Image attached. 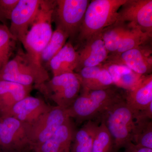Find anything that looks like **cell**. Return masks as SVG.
I'll list each match as a JSON object with an SVG mask.
<instances>
[{
    "label": "cell",
    "instance_id": "cell-12",
    "mask_svg": "<svg viewBox=\"0 0 152 152\" xmlns=\"http://www.w3.org/2000/svg\"><path fill=\"white\" fill-rule=\"evenodd\" d=\"M41 0H19L10 18V31L21 42L28 31L39 9Z\"/></svg>",
    "mask_w": 152,
    "mask_h": 152
},
{
    "label": "cell",
    "instance_id": "cell-6",
    "mask_svg": "<svg viewBox=\"0 0 152 152\" xmlns=\"http://www.w3.org/2000/svg\"><path fill=\"white\" fill-rule=\"evenodd\" d=\"M34 87L56 106L67 109L80 95L81 84L77 74L74 72L53 76Z\"/></svg>",
    "mask_w": 152,
    "mask_h": 152
},
{
    "label": "cell",
    "instance_id": "cell-20",
    "mask_svg": "<svg viewBox=\"0 0 152 152\" xmlns=\"http://www.w3.org/2000/svg\"><path fill=\"white\" fill-rule=\"evenodd\" d=\"M103 66L110 75L114 86L126 91L134 88L143 76L122 65L104 62Z\"/></svg>",
    "mask_w": 152,
    "mask_h": 152
},
{
    "label": "cell",
    "instance_id": "cell-22",
    "mask_svg": "<svg viewBox=\"0 0 152 152\" xmlns=\"http://www.w3.org/2000/svg\"><path fill=\"white\" fill-rule=\"evenodd\" d=\"M130 27V23L116 21L102 32L103 41L109 55L116 52L122 39Z\"/></svg>",
    "mask_w": 152,
    "mask_h": 152
},
{
    "label": "cell",
    "instance_id": "cell-28",
    "mask_svg": "<svg viewBox=\"0 0 152 152\" xmlns=\"http://www.w3.org/2000/svg\"><path fill=\"white\" fill-rule=\"evenodd\" d=\"M19 0H0V22L7 25L10 20L11 15Z\"/></svg>",
    "mask_w": 152,
    "mask_h": 152
},
{
    "label": "cell",
    "instance_id": "cell-14",
    "mask_svg": "<svg viewBox=\"0 0 152 152\" xmlns=\"http://www.w3.org/2000/svg\"><path fill=\"white\" fill-rule=\"evenodd\" d=\"M52 107L41 98L29 96L14 105L9 116L30 124L50 110Z\"/></svg>",
    "mask_w": 152,
    "mask_h": 152
},
{
    "label": "cell",
    "instance_id": "cell-9",
    "mask_svg": "<svg viewBox=\"0 0 152 152\" xmlns=\"http://www.w3.org/2000/svg\"><path fill=\"white\" fill-rule=\"evenodd\" d=\"M28 124L12 116L0 118V147L7 151L32 150Z\"/></svg>",
    "mask_w": 152,
    "mask_h": 152
},
{
    "label": "cell",
    "instance_id": "cell-16",
    "mask_svg": "<svg viewBox=\"0 0 152 152\" xmlns=\"http://www.w3.org/2000/svg\"><path fill=\"white\" fill-rule=\"evenodd\" d=\"M126 103L135 112L146 109L152 103V75H143L134 88L126 91Z\"/></svg>",
    "mask_w": 152,
    "mask_h": 152
},
{
    "label": "cell",
    "instance_id": "cell-2",
    "mask_svg": "<svg viewBox=\"0 0 152 152\" xmlns=\"http://www.w3.org/2000/svg\"><path fill=\"white\" fill-rule=\"evenodd\" d=\"M126 0H94L90 2L77 34L80 46L117 21L118 12Z\"/></svg>",
    "mask_w": 152,
    "mask_h": 152
},
{
    "label": "cell",
    "instance_id": "cell-25",
    "mask_svg": "<svg viewBox=\"0 0 152 152\" xmlns=\"http://www.w3.org/2000/svg\"><path fill=\"white\" fill-rule=\"evenodd\" d=\"M17 41L7 26L0 24V70L10 60Z\"/></svg>",
    "mask_w": 152,
    "mask_h": 152
},
{
    "label": "cell",
    "instance_id": "cell-26",
    "mask_svg": "<svg viewBox=\"0 0 152 152\" xmlns=\"http://www.w3.org/2000/svg\"><path fill=\"white\" fill-rule=\"evenodd\" d=\"M132 142L136 145L152 149V120L136 121Z\"/></svg>",
    "mask_w": 152,
    "mask_h": 152
},
{
    "label": "cell",
    "instance_id": "cell-18",
    "mask_svg": "<svg viewBox=\"0 0 152 152\" xmlns=\"http://www.w3.org/2000/svg\"><path fill=\"white\" fill-rule=\"evenodd\" d=\"M76 73L80 81L82 89L101 90L114 86L110 75L103 64L83 68Z\"/></svg>",
    "mask_w": 152,
    "mask_h": 152
},
{
    "label": "cell",
    "instance_id": "cell-4",
    "mask_svg": "<svg viewBox=\"0 0 152 152\" xmlns=\"http://www.w3.org/2000/svg\"><path fill=\"white\" fill-rule=\"evenodd\" d=\"M50 80L48 73L26 53L20 50L0 70V81L34 86Z\"/></svg>",
    "mask_w": 152,
    "mask_h": 152
},
{
    "label": "cell",
    "instance_id": "cell-10",
    "mask_svg": "<svg viewBox=\"0 0 152 152\" xmlns=\"http://www.w3.org/2000/svg\"><path fill=\"white\" fill-rule=\"evenodd\" d=\"M116 21L131 23L152 35V0H126L118 11Z\"/></svg>",
    "mask_w": 152,
    "mask_h": 152
},
{
    "label": "cell",
    "instance_id": "cell-5",
    "mask_svg": "<svg viewBox=\"0 0 152 152\" xmlns=\"http://www.w3.org/2000/svg\"><path fill=\"white\" fill-rule=\"evenodd\" d=\"M100 119L105 124L115 149L132 142L136 127L135 113L127 105L125 99L114 105Z\"/></svg>",
    "mask_w": 152,
    "mask_h": 152
},
{
    "label": "cell",
    "instance_id": "cell-8",
    "mask_svg": "<svg viewBox=\"0 0 152 152\" xmlns=\"http://www.w3.org/2000/svg\"><path fill=\"white\" fill-rule=\"evenodd\" d=\"M70 118L67 109L53 106L34 122L28 124V133L32 150H34L51 137Z\"/></svg>",
    "mask_w": 152,
    "mask_h": 152
},
{
    "label": "cell",
    "instance_id": "cell-27",
    "mask_svg": "<svg viewBox=\"0 0 152 152\" xmlns=\"http://www.w3.org/2000/svg\"><path fill=\"white\" fill-rule=\"evenodd\" d=\"M101 121L95 133L92 152H110L113 147L112 136L104 121Z\"/></svg>",
    "mask_w": 152,
    "mask_h": 152
},
{
    "label": "cell",
    "instance_id": "cell-1",
    "mask_svg": "<svg viewBox=\"0 0 152 152\" xmlns=\"http://www.w3.org/2000/svg\"><path fill=\"white\" fill-rule=\"evenodd\" d=\"M120 89L114 86L101 90L82 89L67 109L69 116L79 122L100 118L114 105L124 99L125 93Z\"/></svg>",
    "mask_w": 152,
    "mask_h": 152
},
{
    "label": "cell",
    "instance_id": "cell-21",
    "mask_svg": "<svg viewBox=\"0 0 152 152\" xmlns=\"http://www.w3.org/2000/svg\"><path fill=\"white\" fill-rule=\"evenodd\" d=\"M99 125L90 120L83 126L75 132L71 152H92L95 133Z\"/></svg>",
    "mask_w": 152,
    "mask_h": 152
},
{
    "label": "cell",
    "instance_id": "cell-30",
    "mask_svg": "<svg viewBox=\"0 0 152 152\" xmlns=\"http://www.w3.org/2000/svg\"><path fill=\"white\" fill-rule=\"evenodd\" d=\"M4 150V151L2 152H25L22 151H7V150Z\"/></svg>",
    "mask_w": 152,
    "mask_h": 152
},
{
    "label": "cell",
    "instance_id": "cell-29",
    "mask_svg": "<svg viewBox=\"0 0 152 152\" xmlns=\"http://www.w3.org/2000/svg\"><path fill=\"white\" fill-rule=\"evenodd\" d=\"M126 152H152V149L136 145L131 142L125 146Z\"/></svg>",
    "mask_w": 152,
    "mask_h": 152
},
{
    "label": "cell",
    "instance_id": "cell-13",
    "mask_svg": "<svg viewBox=\"0 0 152 152\" xmlns=\"http://www.w3.org/2000/svg\"><path fill=\"white\" fill-rule=\"evenodd\" d=\"M77 51L78 58L75 73L83 68L104 64L109 55L103 41L102 32L88 40Z\"/></svg>",
    "mask_w": 152,
    "mask_h": 152
},
{
    "label": "cell",
    "instance_id": "cell-3",
    "mask_svg": "<svg viewBox=\"0 0 152 152\" xmlns=\"http://www.w3.org/2000/svg\"><path fill=\"white\" fill-rule=\"evenodd\" d=\"M55 2V1L41 0L37 16L27 34L21 42L29 56L35 62L42 66L41 53L53 33L52 23Z\"/></svg>",
    "mask_w": 152,
    "mask_h": 152
},
{
    "label": "cell",
    "instance_id": "cell-17",
    "mask_svg": "<svg viewBox=\"0 0 152 152\" xmlns=\"http://www.w3.org/2000/svg\"><path fill=\"white\" fill-rule=\"evenodd\" d=\"M75 131L69 119L51 137L37 147L35 152H71V147Z\"/></svg>",
    "mask_w": 152,
    "mask_h": 152
},
{
    "label": "cell",
    "instance_id": "cell-15",
    "mask_svg": "<svg viewBox=\"0 0 152 152\" xmlns=\"http://www.w3.org/2000/svg\"><path fill=\"white\" fill-rule=\"evenodd\" d=\"M33 87L0 81V118L9 116L14 105L30 96Z\"/></svg>",
    "mask_w": 152,
    "mask_h": 152
},
{
    "label": "cell",
    "instance_id": "cell-7",
    "mask_svg": "<svg viewBox=\"0 0 152 152\" xmlns=\"http://www.w3.org/2000/svg\"><path fill=\"white\" fill-rule=\"evenodd\" d=\"M90 2L88 0L55 1L53 20L56 27L64 31L69 37L77 35Z\"/></svg>",
    "mask_w": 152,
    "mask_h": 152
},
{
    "label": "cell",
    "instance_id": "cell-23",
    "mask_svg": "<svg viewBox=\"0 0 152 152\" xmlns=\"http://www.w3.org/2000/svg\"><path fill=\"white\" fill-rule=\"evenodd\" d=\"M130 23L129 29L123 37L116 52L112 55L119 54L148 44L151 39L152 35L145 32L135 25Z\"/></svg>",
    "mask_w": 152,
    "mask_h": 152
},
{
    "label": "cell",
    "instance_id": "cell-11",
    "mask_svg": "<svg viewBox=\"0 0 152 152\" xmlns=\"http://www.w3.org/2000/svg\"><path fill=\"white\" fill-rule=\"evenodd\" d=\"M152 54L151 46L148 43L119 54L109 55L105 62L125 66L137 73L146 75L151 74Z\"/></svg>",
    "mask_w": 152,
    "mask_h": 152
},
{
    "label": "cell",
    "instance_id": "cell-24",
    "mask_svg": "<svg viewBox=\"0 0 152 152\" xmlns=\"http://www.w3.org/2000/svg\"><path fill=\"white\" fill-rule=\"evenodd\" d=\"M69 38L68 34L59 28L56 27L53 31L51 37L41 54L40 62L44 67L45 65H48L50 61L61 50L66 43Z\"/></svg>",
    "mask_w": 152,
    "mask_h": 152
},
{
    "label": "cell",
    "instance_id": "cell-19",
    "mask_svg": "<svg viewBox=\"0 0 152 152\" xmlns=\"http://www.w3.org/2000/svg\"><path fill=\"white\" fill-rule=\"evenodd\" d=\"M77 51L71 42L65 44L48 64L53 76L75 72L77 66Z\"/></svg>",
    "mask_w": 152,
    "mask_h": 152
}]
</instances>
